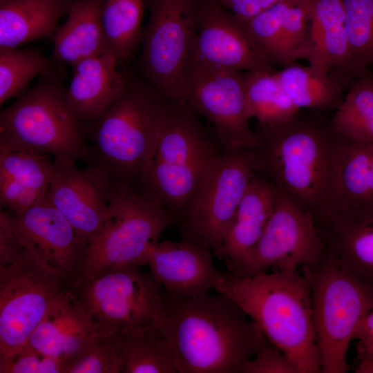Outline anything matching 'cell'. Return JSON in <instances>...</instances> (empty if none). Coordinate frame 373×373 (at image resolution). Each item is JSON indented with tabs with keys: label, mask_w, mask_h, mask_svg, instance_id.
Masks as SVG:
<instances>
[{
	"label": "cell",
	"mask_w": 373,
	"mask_h": 373,
	"mask_svg": "<svg viewBox=\"0 0 373 373\" xmlns=\"http://www.w3.org/2000/svg\"><path fill=\"white\" fill-rule=\"evenodd\" d=\"M326 113L305 109L281 123L257 122L249 149L254 172L310 213L320 229L338 212V168L346 141Z\"/></svg>",
	"instance_id": "6da1fadb"
},
{
	"label": "cell",
	"mask_w": 373,
	"mask_h": 373,
	"mask_svg": "<svg viewBox=\"0 0 373 373\" xmlns=\"http://www.w3.org/2000/svg\"><path fill=\"white\" fill-rule=\"evenodd\" d=\"M162 292L178 373H242L267 341L258 325L224 294Z\"/></svg>",
	"instance_id": "7a4b0ae2"
},
{
	"label": "cell",
	"mask_w": 373,
	"mask_h": 373,
	"mask_svg": "<svg viewBox=\"0 0 373 373\" xmlns=\"http://www.w3.org/2000/svg\"><path fill=\"white\" fill-rule=\"evenodd\" d=\"M215 289L234 300L298 373H321L311 283L303 270L274 269L254 275L224 272Z\"/></svg>",
	"instance_id": "3957f363"
},
{
	"label": "cell",
	"mask_w": 373,
	"mask_h": 373,
	"mask_svg": "<svg viewBox=\"0 0 373 373\" xmlns=\"http://www.w3.org/2000/svg\"><path fill=\"white\" fill-rule=\"evenodd\" d=\"M182 99L171 100L155 149L135 187L180 224L222 149Z\"/></svg>",
	"instance_id": "277c9868"
},
{
	"label": "cell",
	"mask_w": 373,
	"mask_h": 373,
	"mask_svg": "<svg viewBox=\"0 0 373 373\" xmlns=\"http://www.w3.org/2000/svg\"><path fill=\"white\" fill-rule=\"evenodd\" d=\"M171 99L147 82L133 80L96 120L87 125L93 158L117 181L135 186L151 157Z\"/></svg>",
	"instance_id": "5b68a950"
},
{
	"label": "cell",
	"mask_w": 373,
	"mask_h": 373,
	"mask_svg": "<svg viewBox=\"0 0 373 373\" xmlns=\"http://www.w3.org/2000/svg\"><path fill=\"white\" fill-rule=\"evenodd\" d=\"M87 125L70 111L66 88L50 70L0 113V146L90 162Z\"/></svg>",
	"instance_id": "8992f818"
},
{
	"label": "cell",
	"mask_w": 373,
	"mask_h": 373,
	"mask_svg": "<svg viewBox=\"0 0 373 373\" xmlns=\"http://www.w3.org/2000/svg\"><path fill=\"white\" fill-rule=\"evenodd\" d=\"M110 216L87 245L72 283L87 281L114 268L146 265L161 234L177 224L173 216L134 186L115 182Z\"/></svg>",
	"instance_id": "52a82bcc"
},
{
	"label": "cell",
	"mask_w": 373,
	"mask_h": 373,
	"mask_svg": "<svg viewBox=\"0 0 373 373\" xmlns=\"http://www.w3.org/2000/svg\"><path fill=\"white\" fill-rule=\"evenodd\" d=\"M302 269L311 283L321 373H345L350 343L361 320L373 309V289L327 247L316 264Z\"/></svg>",
	"instance_id": "ba28073f"
},
{
	"label": "cell",
	"mask_w": 373,
	"mask_h": 373,
	"mask_svg": "<svg viewBox=\"0 0 373 373\" xmlns=\"http://www.w3.org/2000/svg\"><path fill=\"white\" fill-rule=\"evenodd\" d=\"M139 268L109 269L87 281L70 284L75 303L93 333L152 326L168 337L162 286Z\"/></svg>",
	"instance_id": "9c48e42d"
},
{
	"label": "cell",
	"mask_w": 373,
	"mask_h": 373,
	"mask_svg": "<svg viewBox=\"0 0 373 373\" xmlns=\"http://www.w3.org/2000/svg\"><path fill=\"white\" fill-rule=\"evenodd\" d=\"M71 280L49 265L28 240L15 260L0 265V357L24 346L52 305L69 289Z\"/></svg>",
	"instance_id": "30bf717a"
},
{
	"label": "cell",
	"mask_w": 373,
	"mask_h": 373,
	"mask_svg": "<svg viewBox=\"0 0 373 373\" xmlns=\"http://www.w3.org/2000/svg\"><path fill=\"white\" fill-rule=\"evenodd\" d=\"M149 22L142 35L140 68L167 98L180 99L184 70L198 30L200 0H146Z\"/></svg>",
	"instance_id": "8fae6325"
},
{
	"label": "cell",
	"mask_w": 373,
	"mask_h": 373,
	"mask_svg": "<svg viewBox=\"0 0 373 373\" xmlns=\"http://www.w3.org/2000/svg\"><path fill=\"white\" fill-rule=\"evenodd\" d=\"M180 99L211 123L212 133L222 150L250 149L254 146L245 72L208 64L189 56Z\"/></svg>",
	"instance_id": "7c38bea8"
},
{
	"label": "cell",
	"mask_w": 373,
	"mask_h": 373,
	"mask_svg": "<svg viewBox=\"0 0 373 373\" xmlns=\"http://www.w3.org/2000/svg\"><path fill=\"white\" fill-rule=\"evenodd\" d=\"M253 173L249 149L222 150L180 224L182 238L216 255Z\"/></svg>",
	"instance_id": "4fadbf2b"
},
{
	"label": "cell",
	"mask_w": 373,
	"mask_h": 373,
	"mask_svg": "<svg viewBox=\"0 0 373 373\" xmlns=\"http://www.w3.org/2000/svg\"><path fill=\"white\" fill-rule=\"evenodd\" d=\"M325 249L324 237L313 216L276 189L267 224L236 274L254 275L269 269L298 270L316 264Z\"/></svg>",
	"instance_id": "5bb4252c"
},
{
	"label": "cell",
	"mask_w": 373,
	"mask_h": 373,
	"mask_svg": "<svg viewBox=\"0 0 373 373\" xmlns=\"http://www.w3.org/2000/svg\"><path fill=\"white\" fill-rule=\"evenodd\" d=\"M75 162L54 157L47 195L86 248L110 216V195L116 180L95 162H90L84 169H78Z\"/></svg>",
	"instance_id": "9a60e30c"
},
{
	"label": "cell",
	"mask_w": 373,
	"mask_h": 373,
	"mask_svg": "<svg viewBox=\"0 0 373 373\" xmlns=\"http://www.w3.org/2000/svg\"><path fill=\"white\" fill-rule=\"evenodd\" d=\"M190 56L208 64L241 71L274 69L257 50L244 21L209 0H200Z\"/></svg>",
	"instance_id": "2e32d148"
},
{
	"label": "cell",
	"mask_w": 373,
	"mask_h": 373,
	"mask_svg": "<svg viewBox=\"0 0 373 373\" xmlns=\"http://www.w3.org/2000/svg\"><path fill=\"white\" fill-rule=\"evenodd\" d=\"M212 253L208 247L186 239L158 241L146 265L150 275L167 292L200 295L216 289L224 274L216 267Z\"/></svg>",
	"instance_id": "e0dca14e"
},
{
	"label": "cell",
	"mask_w": 373,
	"mask_h": 373,
	"mask_svg": "<svg viewBox=\"0 0 373 373\" xmlns=\"http://www.w3.org/2000/svg\"><path fill=\"white\" fill-rule=\"evenodd\" d=\"M3 211L12 226L36 247L49 265L73 278L86 246L70 222L51 202L47 191L22 214Z\"/></svg>",
	"instance_id": "ac0fdd59"
},
{
	"label": "cell",
	"mask_w": 373,
	"mask_h": 373,
	"mask_svg": "<svg viewBox=\"0 0 373 373\" xmlns=\"http://www.w3.org/2000/svg\"><path fill=\"white\" fill-rule=\"evenodd\" d=\"M117 64L115 57L104 52L72 66L66 99L78 120L86 125L94 122L122 94L126 80L117 70Z\"/></svg>",
	"instance_id": "d6986e66"
},
{
	"label": "cell",
	"mask_w": 373,
	"mask_h": 373,
	"mask_svg": "<svg viewBox=\"0 0 373 373\" xmlns=\"http://www.w3.org/2000/svg\"><path fill=\"white\" fill-rule=\"evenodd\" d=\"M276 196L275 186L254 172L216 254L225 261L229 272H238L259 240L273 212Z\"/></svg>",
	"instance_id": "ffe728a7"
},
{
	"label": "cell",
	"mask_w": 373,
	"mask_h": 373,
	"mask_svg": "<svg viewBox=\"0 0 373 373\" xmlns=\"http://www.w3.org/2000/svg\"><path fill=\"white\" fill-rule=\"evenodd\" d=\"M306 60L346 86L352 79V55L342 0H312Z\"/></svg>",
	"instance_id": "44dd1931"
},
{
	"label": "cell",
	"mask_w": 373,
	"mask_h": 373,
	"mask_svg": "<svg viewBox=\"0 0 373 373\" xmlns=\"http://www.w3.org/2000/svg\"><path fill=\"white\" fill-rule=\"evenodd\" d=\"M326 247L373 289V206L345 209L321 228Z\"/></svg>",
	"instance_id": "7402d4cb"
},
{
	"label": "cell",
	"mask_w": 373,
	"mask_h": 373,
	"mask_svg": "<svg viewBox=\"0 0 373 373\" xmlns=\"http://www.w3.org/2000/svg\"><path fill=\"white\" fill-rule=\"evenodd\" d=\"M93 333L69 288L52 305L25 345L61 362L65 372L67 363Z\"/></svg>",
	"instance_id": "603a6c76"
},
{
	"label": "cell",
	"mask_w": 373,
	"mask_h": 373,
	"mask_svg": "<svg viewBox=\"0 0 373 373\" xmlns=\"http://www.w3.org/2000/svg\"><path fill=\"white\" fill-rule=\"evenodd\" d=\"M75 0H0V50L53 39Z\"/></svg>",
	"instance_id": "cb8c5ba5"
},
{
	"label": "cell",
	"mask_w": 373,
	"mask_h": 373,
	"mask_svg": "<svg viewBox=\"0 0 373 373\" xmlns=\"http://www.w3.org/2000/svg\"><path fill=\"white\" fill-rule=\"evenodd\" d=\"M106 0H75L52 39V59L73 66L105 50L102 13Z\"/></svg>",
	"instance_id": "d4e9b609"
},
{
	"label": "cell",
	"mask_w": 373,
	"mask_h": 373,
	"mask_svg": "<svg viewBox=\"0 0 373 373\" xmlns=\"http://www.w3.org/2000/svg\"><path fill=\"white\" fill-rule=\"evenodd\" d=\"M283 88L300 110L336 111L344 99L345 85L332 75L296 62L276 71Z\"/></svg>",
	"instance_id": "484cf974"
},
{
	"label": "cell",
	"mask_w": 373,
	"mask_h": 373,
	"mask_svg": "<svg viewBox=\"0 0 373 373\" xmlns=\"http://www.w3.org/2000/svg\"><path fill=\"white\" fill-rule=\"evenodd\" d=\"M121 347L123 373H178L169 338L152 326L115 333Z\"/></svg>",
	"instance_id": "4316f807"
},
{
	"label": "cell",
	"mask_w": 373,
	"mask_h": 373,
	"mask_svg": "<svg viewBox=\"0 0 373 373\" xmlns=\"http://www.w3.org/2000/svg\"><path fill=\"white\" fill-rule=\"evenodd\" d=\"M346 87L341 105L331 116L332 124L348 142L373 145V73L364 70Z\"/></svg>",
	"instance_id": "83f0119b"
},
{
	"label": "cell",
	"mask_w": 373,
	"mask_h": 373,
	"mask_svg": "<svg viewBox=\"0 0 373 373\" xmlns=\"http://www.w3.org/2000/svg\"><path fill=\"white\" fill-rule=\"evenodd\" d=\"M371 206L373 145L356 144L346 140L338 168V212L353 207Z\"/></svg>",
	"instance_id": "f1b7e54d"
},
{
	"label": "cell",
	"mask_w": 373,
	"mask_h": 373,
	"mask_svg": "<svg viewBox=\"0 0 373 373\" xmlns=\"http://www.w3.org/2000/svg\"><path fill=\"white\" fill-rule=\"evenodd\" d=\"M144 0H106L102 13L105 52L128 61L142 39Z\"/></svg>",
	"instance_id": "f546056e"
},
{
	"label": "cell",
	"mask_w": 373,
	"mask_h": 373,
	"mask_svg": "<svg viewBox=\"0 0 373 373\" xmlns=\"http://www.w3.org/2000/svg\"><path fill=\"white\" fill-rule=\"evenodd\" d=\"M250 118L264 124L283 122L300 111L280 84L274 69L245 71Z\"/></svg>",
	"instance_id": "4dcf8cb0"
},
{
	"label": "cell",
	"mask_w": 373,
	"mask_h": 373,
	"mask_svg": "<svg viewBox=\"0 0 373 373\" xmlns=\"http://www.w3.org/2000/svg\"><path fill=\"white\" fill-rule=\"evenodd\" d=\"M49 70V62L37 50H0V104L20 97L34 77Z\"/></svg>",
	"instance_id": "1f68e13d"
},
{
	"label": "cell",
	"mask_w": 373,
	"mask_h": 373,
	"mask_svg": "<svg viewBox=\"0 0 373 373\" xmlns=\"http://www.w3.org/2000/svg\"><path fill=\"white\" fill-rule=\"evenodd\" d=\"M342 1L352 55V79L373 64V0Z\"/></svg>",
	"instance_id": "d6a6232c"
},
{
	"label": "cell",
	"mask_w": 373,
	"mask_h": 373,
	"mask_svg": "<svg viewBox=\"0 0 373 373\" xmlns=\"http://www.w3.org/2000/svg\"><path fill=\"white\" fill-rule=\"evenodd\" d=\"M54 173L49 154L0 146V174L23 185L46 193Z\"/></svg>",
	"instance_id": "836d02e7"
},
{
	"label": "cell",
	"mask_w": 373,
	"mask_h": 373,
	"mask_svg": "<svg viewBox=\"0 0 373 373\" xmlns=\"http://www.w3.org/2000/svg\"><path fill=\"white\" fill-rule=\"evenodd\" d=\"M124 362L116 334H95L67 363L65 373H123Z\"/></svg>",
	"instance_id": "e575fe53"
},
{
	"label": "cell",
	"mask_w": 373,
	"mask_h": 373,
	"mask_svg": "<svg viewBox=\"0 0 373 373\" xmlns=\"http://www.w3.org/2000/svg\"><path fill=\"white\" fill-rule=\"evenodd\" d=\"M0 373H65L61 362L24 345L14 354L0 357Z\"/></svg>",
	"instance_id": "d590c367"
},
{
	"label": "cell",
	"mask_w": 373,
	"mask_h": 373,
	"mask_svg": "<svg viewBox=\"0 0 373 373\" xmlns=\"http://www.w3.org/2000/svg\"><path fill=\"white\" fill-rule=\"evenodd\" d=\"M242 373H298L290 358L272 343L266 342L244 365Z\"/></svg>",
	"instance_id": "8d00e7d4"
},
{
	"label": "cell",
	"mask_w": 373,
	"mask_h": 373,
	"mask_svg": "<svg viewBox=\"0 0 373 373\" xmlns=\"http://www.w3.org/2000/svg\"><path fill=\"white\" fill-rule=\"evenodd\" d=\"M45 193L29 188L15 179L0 174V204L16 214L26 211Z\"/></svg>",
	"instance_id": "74e56055"
},
{
	"label": "cell",
	"mask_w": 373,
	"mask_h": 373,
	"mask_svg": "<svg viewBox=\"0 0 373 373\" xmlns=\"http://www.w3.org/2000/svg\"><path fill=\"white\" fill-rule=\"evenodd\" d=\"M357 373H373V309L361 320L354 335Z\"/></svg>",
	"instance_id": "f35d334b"
},
{
	"label": "cell",
	"mask_w": 373,
	"mask_h": 373,
	"mask_svg": "<svg viewBox=\"0 0 373 373\" xmlns=\"http://www.w3.org/2000/svg\"><path fill=\"white\" fill-rule=\"evenodd\" d=\"M27 240L17 231L5 211L0 212V265L15 260L24 250Z\"/></svg>",
	"instance_id": "ab89813d"
},
{
	"label": "cell",
	"mask_w": 373,
	"mask_h": 373,
	"mask_svg": "<svg viewBox=\"0 0 373 373\" xmlns=\"http://www.w3.org/2000/svg\"><path fill=\"white\" fill-rule=\"evenodd\" d=\"M233 15L238 19L247 21L268 9L278 0H209Z\"/></svg>",
	"instance_id": "60d3db41"
}]
</instances>
